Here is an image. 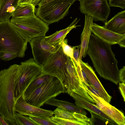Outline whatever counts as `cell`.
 <instances>
[{
    "instance_id": "6da1fadb",
    "label": "cell",
    "mask_w": 125,
    "mask_h": 125,
    "mask_svg": "<svg viewBox=\"0 0 125 125\" xmlns=\"http://www.w3.org/2000/svg\"><path fill=\"white\" fill-rule=\"evenodd\" d=\"M87 54L96 71L100 77L117 85L119 70L111 45L91 33Z\"/></svg>"
},
{
    "instance_id": "7a4b0ae2",
    "label": "cell",
    "mask_w": 125,
    "mask_h": 125,
    "mask_svg": "<svg viewBox=\"0 0 125 125\" xmlns=\"http://www.w3.org/2000/svg\"><path fill=\"white\" fill-rule=\"evenodd\" d=\"M19 66L14 64L0 71V114L9 125H17L14 93L20 74Z\"/></svg>"
},
{
    "instance_id": "3957f363",
    "label": "cell",
    "mask_w": 125,
    "mask_h": 125,
    "mask_svg": "<svg viewBox=\"0 0 125 125\" xmlns=\"http://www.w3.org/2000/svg\"><path fill=\"white\" fill-rule=\"evenodd\" d=\"M27 42L19 34L10 20L0 22V52H9L23 57Z\"/></svg>"
},
{
    "instance_id": "277c9868",
    "label": "cell",
    "mask_w": 125,
    "mask_h": 125,
    "mask_svg": "<svg viewBox=\"0 0 125 125\" xmlns=\"http://www.w3.org/2000/svg\"><path fill=\"white\" fill-rule=\"evenodd\" d=\"M10 21L17 31L27 43L34 38L45 36L49 29L48 25L35 14L30 17H12Z\"/></svg>"
},
{
    "instance_id": "5b68a950",
    "label": "cell",
    "mask_w": 125,
    "mask_h": 125,
    "mask_svg": "<svg viewBox=\"0 0 125 125\" xmlns=\"http://www.w3.org/2000/svg\"><path fill=\"white\" fill-rule=\"evenodd\" d=\"M62 93H65L62 83L57 77L51 76L31 94L24 98L29 104L40 107L47 101Z\"/></svg>"
},
{
    "instance_id": "8992f818",
    "label": "cell",
    "mask_w": 125,
    "mask_h": 125,
    "mask_svg": "<svg viewBox=\"0 0 125 125\" xmlns=\"http://www.w3.org/2000/svg\"><path fill=\"white\" fill-rule=\"evenodd\" d=\"M76 0H54L38 6L36 15L48 25L63 19Z\"/></svg>"
},
{
    "instance_id": "52a82bcc",
    "label": "cell",
    "mask_w": 125,
    "mask_h": 125,
    "mask_svg": "<svg viewBox=\"0 0 125 125\" xmlns=\"http://www.w3.org/2000/svg\"><path fill=\"white\" fill-rule=\"evenodd\" d=\"M67 57L64 53L61 44L41 67L43 73L57 77L65 89L67 81Z\"/></svg>"
},
{
    "instance_id": "ba28073f",
    "label": "cell",
    "mask_w": 125,
    "mask_h": 125,
    "mask_svg": "<svg viewBox=\"0 0 125 125\" xmlns=\"http://www.w3.org/2000/svg\"><path fill=\"white\" fill-rule=\"evenodd\" d=\"M19 65L20 74L14 93L15 100L33 81L42 73L41 66L35 62L33 58L21 62Z\"/></svg>"
},
{
    "instance_id": "9c48e42d",
    "label": "cell",
    "mask_w": 125,
    "mask_h": 125,
    "mask_svg": "<svg viewBox=\"0 0 125 125\" xmlns=\"http://www.w3.org/2000/svg\"><path fill=\"white\" fill-rule=\"evenodd\" d=\"M81 12L92 17L95 21L105 23L109 15L110 9L107 0H80Z\"/></svg>"
},
{
    "instance_id": "30bf717a",
    "label": "cell",
    "mask_w": 125,
    "mask_h": 125,
    "mask_svg": "<svg viewBox=\"0 0 125 125\" xmlns=\"http://www.w3.org/2000/svg\"><path fill=\"white\" fill-rule=\"evenodd\" d=\"M45 36L34 38L29 42L34 60L36 63L41 67L58 48L48 43L45 40Z\"/></svg>"
},
{
    "instance_id": "8fae6325",
    "label": "cell",
    "mask_w": 125,
    "mask_h": 125,
    "mask_svg": "<svg viewBox=\"0 0 125 125\" xmlns=\"http://www.w3.org/2000/svg\"><path fill=\"white\" fill-rule=\"evenodd\" d=\"M15 110L20 114L29 116H52L53 115L51 110L43 109L28 103L24 99L23 93L15 100Z\"/></svg>"
},
{
    "instance_id": "7c38bea8",
    "label": "cell",
    "mask_w": 125,
    "mask_h": 125,
    "mask_svg": "<svg viewBox=\"0 0 125 125\" xmlns=\"http://www.w3.org/2000/svg\"><path fill=\"white\" fill-rule=\"evenodd\" d=\"M92 29V32L94 35L111 45L118 44L125 39V34L115 32L95 23H93Z\"/></svg>"
},
{
    "instance_id": "4fadbf2b",
    "label": "cell",
    "mask_w": 125,
    "mask_h": 125,
    "mask_svg": "<svg viewBox=\"0 0 125 125\" xmlns=\"http://www.w3.org/2000/svg\"><path fill=\"white\" fill-rule=\"evenodd\" d=\"M81 68L84 72L91 85L96 89L103 96L104 100L110 103L112 97L106 91L97 76L93 68L87 62L81 61Z\"/></svg>"
},
{
    "instance_id": "5bb4252c",
    "label": "cell",
    "mask_w": 125,
    "mask_h": 125,
    "mask_svg": "<svg viewBox=\"0 0 125 125\" xmlns=\"http://www.w3.org/2000/svg\"><path fill=\"white\" fill-rule=\"evenodd\" d=\"M93 19L91 16L85 15L84 29L81 35V47L79 58V63L82 61L83 57L87 54L88 46L90 35L92 32V27Z\"/></svg>"
},
{
    "instance_id": "9a60e30c",
    "label": "cell",
    "mask_w": 125,
    "mask_h": 125,
    "mask_svg": "<svg viewBox=\"0 0 125 125\" xmlns=\"http://www.w3.org/2000/svg\"><path fill=\"white\" fill-rule=\"evenodd\" d=\"M70 95L75 100V104L78 106L85 109L90 112L96 114L115 125H117L111 118L104 114L94 104L87 101L74 93H72Z\"/></svg>"
},
{
    "instance_id": "2e32d148",
    "label": "cell",
    "mask_w": 125,
    "mask_h": 125,
    "mask_svg": "<svg viewBox=\"0 0 125 125\" xmlns=\"http://www.w3.org/2000/svg\"><path fill=\"white\" fill-rule=\"evenodd\" d=\"M115 32L125 34V11L118 12L111 19L104 23L103 26Z\"/></svg>"
},
{
    "instance_id": "e0dca14e",
    "label": "cell",
    "mask_w": 125,
    "mask_h": 125,
    "mask_svg": "<svg viewBox=\"0 0 125 125\" xmlns=\"http://www.w3.org/2000/svg\"><path fill=\"white\" fill-rule=\"evenodd\" d=\"M77 20V18H76L68 27L65 29L57 31L49 36H45V40L52 45L58 48L61 45L62 41L70 31L73 29L80 26L76 25L78 21L76 22Z\"/></svg>"
},
{
    "instance_id": "ac0fdd59",
    "label": "cell",
    "mask_w": 125,
    "mask_h": 125,
    "mask_svg": "<svg viewBox=\"0 0 125 125\" xmlns=\"http://www.w3.org/2000/svg\"><path fill=\"white\" fill-rule=\"evenodd\" d=\"M20 0H0V22L9 20L13 15Z\"/></svg>"
},
{
    "instance_id": "d6986e66",
    "label": "cell",
    "mask_w": 125,
    "mask_h": 125,
    "mask_svg": "<svg viewBox=\"0 0 125 125\" xmlns=\"http://www.w3.org/2000/svg\"><path fill=\"white\" fill-rule=\"evenodd\" d=\"M44 104L62 108L71 112H75L85 115L87 114L83 109L78 106L75 104L67 101L59 100L54 97L47 101Z\"/></svg>"
},
{
    "instance_id": "ffe728a7",
    "label": "cell",
    "mask_w": 125,
    "mask_h": 125,
    "mask_svg": "<svg viewBox=\"0 0 125 125\" xmlns=\"http://www.w3.org/2000/svg\"><path fill=\"white\" fill-rule=\"evenodd\" d=\"M102 111L111 118L117 125H125V117L124 113L109 103Z\"/></svg>"
},
{
    "instance_id": "44dd1931",
    "label": "cell",
    "mask_w": 125,
    "mask_h": 125,
    "mask_svg": "<svg viewBox=\"0 0 125 125\" xmlns=\"http://www.w3.org/2000/svg\"><path fill=\"white\" fill-rule=\"evenodd\" d=\"M35 6L32 3L19 4L12 17L15 18L30 17L34 14Z\"/></svg>"
},
{
    "instance_id": "7402d4cb",
    "label": "cell",
    "mask_w": 125,
    "mask_h": 125,
    "mask_svg": "<svg viewBox=\"0 0 125 125\" xmlns=\"http://www.w3.org/2000/svg\"><path fill=\"white\" fill-rule=\"evenodd\" d=\"M51 76L42 73L41 75L33 81L28 85L23 93L24 97L31 94L42 83L49 79Z\"/></svg>"
},
{
    "instance_id": "603a6c76",
    "label": "cell",
    "mask_w": 125,
    "mask_h": 125,
    "mask_svg": "<svg viewBox=\"0 0 125 125\" xmlns=\"http://www.w3.org/2000/svg\"><path fill=\"white\" fill-rule=\"evenodd\" d=\"M50 119L57 125H86L77 120L56 117L54 116H50Z\"/></svg>"
},
{
    "instance_id": "cb8c5ba5",
    "label": "cell",
    "mask_w": 125,
    "mask_h": 125,
    "mask_svg": "<svg viewBox=\"0 0 125 125\" xmlns=\"http://www.w3.org/2000/svg\"><path fill=\"white\" fill-rule=\"evenodd\" d=\"M90 113L91 115V117L90 118V125H115L96 114L91 112Z\"/></svg>"
},
{
    "instance_id": "d4e9b609",
    "label": "cell",
    "mask_w": 125,
    "mask_h": 125,
    "mask_svg": "<svg viewBox=\"0 0 125 125\" xmlns=\"http://www.w3.org/2000/svg\"><path fill=\"white\" fill-rule=\"evenodd\" d=\"M87 93L94 100L95 105L102 111L105 108V106L109 103L102 98L96 95L83 86Z\"/></svg>"
},
{
    "instance_id": "484cf974",
    "label": "cell",
    "mask_w": 125,
    "mask_h": 125,
    "mask_svg": "<svg viewBox=\"0 0 125 125\" xmlns=\"http://www.w3.org/2000/svg\"><path fill=\"white\" fill-rule=\"evenodd\" d=\"M15 116L17 125H38L29 117L16 112Z\"/></svg>"
},
{
    "instance_id": "4316f807",
    "label": "cell",
    "mask_w": 125,
    "mask_h": 125,
    "mask_svg": "<svg viewBox=\"0 0 125 125\" xmlns=\"http://www.w3.org/2000/svg\"><path fill=\"white\" fill-rule=\"evenodd\" d=\"M50 117L47 116H29V118L38 125H56L50 119Z\"/></svg>"
},
{
    "instance_id": "83f0119b",
    "label": "cell",
    "mask_w": 125,
    "mask_h": 125,
    "mask_svg": "<svg viewBox=\"0 0 125 125\" xmlns=\"http://www.w3.org/2000/svg\"><path fill=\"white\" fill-rule=\"evenodd\" d=\"M67 43L68 40L67 39H64L62 41L61 45L63 51L65 54L72 59L75 62L73 56V48L69 45Z\"/></svg>"
},
{
    "instance_id": "f1b7e54d",
    "label": "cell",
    "mask_w": 125,
    "mask_h": 125,
    "mask_svg": "<svg viewBox=\"0 0 125 125\" xmlns=\"http://www.w3.org/2000/svg\"><path fill=\"white\" fill-rule=\"evenodd\" d=\"M108 5L110 7H118L124 9L125 0H109Z\"/></svg>"
},
{
    "instance_id": "f546056e",
    "label": "cell",
    "mask_w": 125,
    "mask_h": 125,
    "mask_svg": "<svg viewBox=\"0 0 125 125\" xmlns=\"http://www.w3.org/2000/svg\"><path fill=\"white\" fill-rule=\"evenodd\" d=\"M81 81L83 85L86 87L90 91L96 95L100 97L104 100L103 96L93 86L88 84L85 82L84 79L82 80Z\"/></svg>"
},
{
    "instance_id": "4dcf8cb0",
    "label": "cell",
    "mask_w": 125,
    "mask_h": 125,
    "mask_svg": "<svg viewBox=\"0 0 125 125\" xmlns=\"http://www.w3.org/2000/svg\"><path fill=\"white\" fill-rule=\"evenodd\" d=\"M17 57L14 54L7 52H0V58L1 60L7 61Z\"/></svg>"
},
{
    "instance_id": "1f68e13d",
    "label": "cell",
    "mask_w": 125,
    "mask_h": 125,
    "mask_svg": "<svg viewBox=\"0 0 125 125\" xmlns=\"http://www.w3.org/2000/svg\"><path fill=\"white\" fill-rule=\"evenodd\" d=\"M80 44L78 46H74L73 47V56L77 64H79V51L80 49Z\"/></svg>"
},
{
    "instance_id": "d6a6232c",
    "label": "cell",
    "mask_w": 125,
    "mask_h": 125,
    "mask_svg": "<svg viewBox=\"0 0 125 125\" xmlns=\"http://www.w3.org/2000/svg\"><path fill=\"white\" fill-rule=\"evenodd\" d=\"M119 82H121L125 83V66H123L119 70L118 76Z\"/></svg>"
},
{
    "instance_id": "836d02e7",
    "label": "cell",
    "mask_w": 125,
    "mask_h": 125,
    "mask_svg": "<svg viewBox=\"0 0 125 125\" xmlns=\"http://www.w3.org/2000/svg\"><path fill=\"white\" fill-rule=\"evenodd\" d=\"M119 86L120 93L123 98L124 102L125 101V84L123 82H119Z\"/></svg>"
},
{
    "instance_id": "e575fe53",
    "label": "cell",
    "mask_w": 125,
    "mask_h": 125,
    "mask_svg": "<svg viewBox=\"0 0 125 125\" xmlns=\"http://www.w3.org/2000/svg\"><path fill=\"white\" fill-rule=\"evenodd\" d=\"M82 73L84 80L85 81V82L87 83L88 84L90 85H91L86 75L82 69Z\"/></svg>"
},
{
    "instance_id": "d590c367",
    "label": "cell",
    "mask_w": 125,
    "mask_h": 125,
    "mask_svg": "<svg viewBox=\"0 0 125 125\" xmlns=\"http://www.w3.org/2000/svg\"><path fill=\"white\" fill-rule=\"evenodd\" d=\"M33 0H20L18 5L31 3Z\"/></svg>"
},
{
    "instance_id": "8d00e7d4",
    "label": "cell",
    "mask_w": 125,
    "mask_h": 125,
    "mask_svg": "<svg viewBox=\"0 0 125 125\" xmlns=\"http://www.w3.org/2000/svg\"><path fill=\"white\" fill-rule=\"evenodd\" d=\"M54 0H41L38 4V6H40Z\"/></svg>"
},
{
    "instance_id": "74e56055",
    "label": "cell",
    "mask_w": 125,
    "mask_h": 125,
    "mask_svg": "<svg viewBox=\"0 0 125 125\" xmlns=\"http://www.w3.org/2000/svg\"><path fill=\"white\" fill-rule=\"evenodd\" d=\"M0 125H9L3 117L0 115Z\"/></svg>"
},
{
    "instance_id": "f35d334b",
    "label": "cell",
    "mask_w": 125,
    "mask_h": 125,
    "mask_svg": "<svg viewBox=\"0 0 125 125\" xmlns=\"http://www.w3.org/2000/svg\"><path fill=\"white\" fill-rule=\"evenodd\" d=\"M120 47H125V39H124L121 41L118 44Z\"/></svg>"
},
{
    "instance_id": "ab89813d",
    "label": "cell",
    "mask_w": 125,
    "mask_h": 125,
    "mask_svg": "<svg viewBox=\"0 0 125 125\" xmlns=\"http://www.w3.org/2000/svg\"><path fill=\"white\" fill-rule=\"evenodd\" d=\"M41 0H33L32 2V3L35 6L37 5L38 4Z\"/></svg>"
},
{
    "instance_id": "60d3db41",
    "label": "cell",
    "mask_w": 125,
    "mask_h": 125,
    "mask_svg": "<svg viewBox=\"0 0 125 125\" xmlns=\"http://www.w3.org/2000/svg\"></svg>"
}]
</instances>
